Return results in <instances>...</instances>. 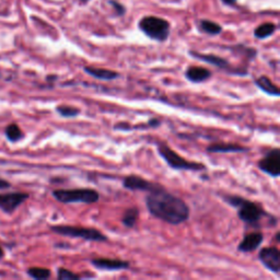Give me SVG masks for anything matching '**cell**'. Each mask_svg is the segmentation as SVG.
<instances>
[{"mask_svg":"<svg viewBox=\"0 0 280 280\" xmlns=\"http://www.w3.org/2000/svg\"><path fill=\"white\" fill-rule=\"evenodd\" d=\"M146 207L151 216L173 225L186 222L191 216V209L186 202L169 193L163 186L148 193Z\"/></svg>","mask_w":280,"mask_h":280,"instance_id":"obj_1","label":"cell"},{"mask_svg":"<svg viewBox=\"0 0 280 280\" xmlns=\"http://www.w3.org/2000/svg\"><path fill=\"white\" fill-rule=\"evenodd\" d=\"M222 199L231 207L238 210V216L246 225V228L260 229L263 221H267L268 227L277 225L278 219L272 213H268L260 204L249 201L238 195H222Z\"/></svg>","mask_w":280,"mask_h":280,"instance_id":"obj_2","label":"cell"},{"mask_svg":"<svg viewBox=\"0 0 280 280\" xmlns=\"http://www.w3.org/2000/svg\"><path fill=\"white\" fill-rule=\"evenodd\" d=\"M157 150L160 157L162 158L165 163L168 164L171 169L179 170V171H206L207 166L204 163L195 162V161H188L174 151L168 143L164 141H157Z\"/></svg>","mask_w":280,"mask_h":280,"instance_id":"obj_3","label":"cell"},{"mask_svg":"<svg viewBox=\"0 0 280 280\" xmlns=\"http://www.w3.org/2000/svg\"><path fill=\"white\" fill-rule=\"evenodd\" d=\"M53 197L62 204H95L100 194L93 188H61L52 192Z\"/></svg>","mask_w":280,"mask_h":280,"instance_id":"obj_4","label":"cell"},{"mask_svg":"<svg viewBox=\"0 0 280 280\" xmlns=\"http://www.w3.org/2000/svg\"><path fill=\"white\" fill-rule=\"evenodd\" d=\"M138 28L150 40L157 42H165L169 39L171 32V24L168 20L147 15L138 22Z\"/></svg>","mask_w":280,"mask_h":280,"instance_id":"obj_5","label":"cell"},{"mask_svg":"<svg viewBox=\"0 0 280 280\" xmlns=\"http://www.w3.org/2000/svg\"><path fill=\"white\" fill-rule=\"evenodd\" d=\"M51 230L59 235L69 236V238L82 239L89 242H106L109 238L102 233L100 230L93 228H83V227H73V225H64L57 224L52 225Z\"/></svg>","mask_w":280,"mask_h":280,"instance_id":"obj_6","label":"cell"},{"mask_svg":"<svg viewBox=\"0 0 280 280\" xmlns=\"http://www.w3.org/2000/svg\"><path fill=\"white\" fill-rule=\"evenodd\" d=\"M188 54H190V56H192L193 58L211 65V66L221 69L222 71H225L229 74H232V76L245 77L249 74V70H247L246 67H234L229 63L228 59L213 55V54H202L196 51H190Z\"/></svg>","mask_w":280,"mask_h":280,"instance_id":"obj_7","label":"cell"},{"mask_svg":"<svg viewBox=\"0 0 280 280\" xmlns=\"http://www.w3.org/2000/svg\"><path fill=\"white\" fill-rule=\"evenodd\" d=\"M258 169L272 177L280 175V149L273 148L265 152L264 157L258 161Z\"/></svg>","mask_w":280,"mask_h":280,"instance_id":"obj_8","label":"cell"},{"mask_svg":"<svg viewBox=\"0 0 280 280\" xmlns=\"http://www.w3.org/2000/svg\"><path fill=\"white\" fill-rule=\"evenodd\" d=\"M29 198L30 194L25 192L1 193L0 194V210L7 214H11Z\"/></svg>","mask_w":280,"mask_h":280,"instance_id":"obj_9","label":"cell"},{"mask_svg":"<svg viewBox=\"0 0 280 280\" xmlns=\"http://www.w3.org/2000/svg\"><path fill=\"white\" fill-rule=\"evenodd\" d=\"M123 186L126 188L128 191L132 192H153L155 190H159V188L162 187V185L159 184V183H154L151 181H148L146 179H143L141 176L131 174L127 175L123 179Z\"/></svg>","mask_w":280,"mask_h":280,"instance_id":"obj_10","label":"cell"},{"mask_svg":"<svg viewBox=\"0 0 280 280\" xmlns=\"http://www.w3.org/2000/svg\"><path fill=\"white\" fill-rule=\"evenodd\" d=\"M258 260L269 272L278 275L280 272V252L277 246L263 247L258 253Z\"/></svg>","mask_w":280,"mask_h":280,"instance_id":"obj_11","label":"cell"},{"mask_svg":"<svg viewBox=\"0 0 280 280\" xmlns=\"http://www.w3.org/2000/svg\"><path fill=\"white\" fill-rule=\"evenodd\" d=\"M91 265L100 271H109V272H116V271H124L131 267V263L128 261L117 260V258H107V257H100L93 258L90 261Z\"/></svg>","mask_w":280,"mask_h":280,"instance_id":"obj_12","label":"cell"},{"mask_svg":"<svg viewBox=\"0 0 280 280\" xmlns=\"http://www.w3.org/2000/svg\"><path fill=\"white\" fill-rule=\"evenodd\" d=\"M264 241V234L261 231H253L246 233L238 246V251L242 253H252L261 246Z\"/></svg>","mask_w":280,"mask_h":280,"instance_id":"obj_13","label":"cell"},{"mask_svg":"<svg viewBox=\"0 0 280 280\" xmlns=\"http://www.w3.org/2000/svg\"><path fill=\"white\" fill-rule=\"evenodd\" d=\"M249 148L241 146L238 143H225L216 142L211 143L207 147V152L209 153H242L249 151Z\"/></svg>","mask_w":280,"mask_h":280,"instance_id":"obj_14","label":"cell"},{"mask_svg":"<svg viewBox=\"0 0 280 280\" xmlns=\"http://www.w3.org/2000/svg\"><path fill=\"white\" fill-rule=\"evenodd\" d=\"M212 76L209 69L201 66H190L185 71V78L193 83H202Z\"/></svg>","mask_w":280,"mask_h":280,"instance_id":"obj_15","label":"cell"},{"mask_svg":"<svg viewBox=\"0 0 280 280\" xmlns=\"http://www.w3.org/2000/svg\"><path fill=\"white\" fill-rule=\"evenodd\" d=\"M83 70L85 73L90 74L91 77L99 80H103V81H113V80H116L121 76L120 72L114 71V70L98 68L92 66H85L83 67Z\"/></svg>","mask_w":280,"mask_h":280,"instance_id":"obj_16","label":"cell"},{"mask_svg":"<svg viewBox=\"0 0 280 280\" xmlns=\"http://www.w3.org/2000/svg\"><path fill=\"white\" fill-rule=\"evenodd\" d=\"M254 83L257 88H260L262 91H264V92L268 95H271V96L280 95L278 85L275 84L268 76H260L254 80Z\"/></svg>","mask_w":280,"mask_h":280,"instance_id":"obj_17","label":"cell"},{"mask_svg":"<svg viewBox=\"0 0 280 280\" xmlns=\"http://www.w3.org/2000/svg\"><path fill=\"white\" fill-rule=\"evenodd\" d=\"M198 29L203 33H206L208 35H219L221 34L222 32V26L213 22L211 20H206L203 19L201 21H198Z\"/></svg>","mask_w":280,"mask_h":280,"instance_id":"obj_18","label":"cell"},{"mask_svg":"<svg viewBox=\"0 0 280 280\" xmlns=\"http://www.w3.org/2000/svg\"><path fill=\"white\" fill-rule=\"evenodd\" d=\"M4 136H6L9 142L15 143L21 141V140L24 138V134L18 124L11 123L4 129Z\"/></svg>","mask_w":280,"mask_h":280,"instance_id":"obj_19","label":"cell"},{"mask_svg":"<svg viewBox=\"0 0 280 280\" xmlns=\"http://www.w3.org/2000/svg\"><path fill=\"white\" fill-rule=\"evenodd\" d=\"M277 30V25L273 22L263 23L254 30V36L258 40H265L272 36Z\"/></svg>","mask_w":280,"mask_h":280,"instance_id":"obj_20","label":"cell"},{"mask_svg":"<svg viewBox=\"0 0 280 280\" xmlns=\"http://www.w3.org/2000/svg\"><path fill=\"white\" fill-rule=\"evenodd\" d=\"M139 218V210L138 208H128L125 212H124L122 217V223L125 225L128 229H133L136 225Z\"/></svg>","mask_w":280,"mask_h":280,"instance_id":"obj_21","label":"cell"},{"mask_svg":"<svg viewBox=\"0 0 280 280\" xmlns=\"http://www.w3.org/2000/svg\"><path fill=\"white\" fill-rule=\"evenodd\" d=\"M26 274L29 277L35 280H46L52 276L51 269L44 267H30L26 271Z\"/></svg>","mask_w":280,"mask_h":280,"instance_id":"obj_22","label":"cell"},{"mask_svg":"<svg viewBox=\"0 0 280 280\" xmlns=\"http://www.w3.org/2000/svg\"><path fill=\"white\" fill-rule=\"evenodd\" d=\"M230 51H232L233 53H238L239 55H243L247 61H253L257 56V51L253 47H247L244 45H234L231 47H227Z\"/></svg>","mask_w":280,"mask_h":280,"instance_id":"obj_23","label":"cell"},{"mask_svg":"<svg viewBox=\"0 0 280 280\" xmlns=\"http://www.w3.org/2000/svg\"><path fill=\"white\" fill-rule=\"evenodd\" d=\"M56 112L62 117L65 118H73L80 115V110L78 107L69 106V105H58L56 107Z\"/></svg>","mask_w":280,"mask_h":280,"instance_id":"obj_24","label":"cell"},{"mask_svg":"<svg viewBox=\"0 0 280 280\" xmlns=\"http://www.w3.org/2000/svg\"><path fill=\"white\" fill-rule=\"evenodd\" d=\"M57 278L59 280H79L81 278V276L78 274H74L71 271H69V269L59 267L57 269Z\"/></svg>","mask_w":280,"mask_h":280,"instance_id":"obj_25","label":"cell"},{"mask_svg":"<svg viewBox=\"0 0 280 280\" xmlns=\"http://www.w3.org/2000/svg\"><path fill=\"white\" fill-rule=\"evenodd\" d=\"M109 3L111 4V6L114 8L115 10V13L118 15V17H122V15H124L126 13V8L124 4H122L121 2H118L117 0H109Z\"/></svg>","mask_w":280,"mask_h":280,"instance_id":"obj_26","label":"cell"},{"mask_svg":"<svg viewBox=\"0 0 280 280\" xmlns=\"http://www.w3.org/2000/svg\"><path fill=\"white\" fill-rule=\"evenodd\" d=\"M161 126V121L158 118H151V120L148 121V127L150 128H158Z\"/></svg>","mask_w":280,"mask_h":280,"instance_id":"obj_27","label":"cell"},{"mask_svg":"<svg viewBox=\"0 0 280 280\" xmlns=\"http://www.w3.org/2000/svg\"><path fill=\"white\" fill-rule=\"evenodd\" d=\"M10 187H11V183L0 177V191L8 190V188H10Z\"/></svg>","mask_w":280,"mask_h":280,"instance_id":"obj_28","label":"cell"},{"mask_svg":"<svg viewBox=\"0 0 280 280\" xmlns=\"http://www.w3.org/2000/svg\"><path fill=\"white\" fill-rule=\"evenodd\" d=\"M221 1L224 3V4H227V6H233V4L238 1V0H221Z\"/></svg>","mask_w":280,"mask_h":280,"instance_id":"obj_29","label":"cell"},{"mask_svg":"<svg viewBox=\"0 0 280 280\" xmlns=\"http://www.w3.org/2000/svg\"><path fill=\"white\" fill-rule=\"evenodd\" d=\"M57 78H58L57 76H47L46 80H47V81L51 82V81H55V80H57Z\"/></svg>","mask_w":280,"mask_h":280,"instance_id":"obj_30","label":"cell"},{"mask_svg":"<svg viewBox=\"0 0 280 280\" xmlns=\"http://www.w3.org/2000/svg\"><path fill=\"white\" fill-rule=\"evenodd\" d=\"M3 256H4V252H3V250H2V247L0 246V260H2Z\"/></svg>","mask_w":280,"mask_h":280,"instance_id":"obj_31","label":"cell"},{"mask_svg":"<svg viewBox=\"0 0 280 280\" xmlns=\"http://www.w3.org/2000/svg\"><path fill=\"white\" fill-rule=\"evenodd\" d=\"M279 235H280V233H279V232H277V233H276V235H275V239H276V241H277V242H279Z\"/></svg>","mask_w":280,"mask_h":280,"instance_id":"obj_32","label":"cell"},{"mask_svg":"<svg viewBox=\"0 0 280 280\" xmlns=\"http://www.w3.org/2000/svg\"><path fill=\"white\" fill-rule=\"evenodd\" d=\"M82 1H87V0H82Z\"/></svg>","mask_w":280,"mask_h":280,"instance_id":"obj_33","label":"cell"},{"mask_svg":"<svg viewBox=\"0 0 280 280\" xmlns=\"http://www.w3.org/2000/svg\"><path fill=\"white\" fill-rule=\"evenodd\" d=\"M0 163H1V161H0Z\"/></svg>","mask_w":280,"mask_h":280,"instance_id":"obj_34","label":"cell"}]
</instances>
